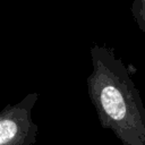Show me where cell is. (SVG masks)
<instances>
[{
    "label": "cell",
    "instance_id": "obj_2",
    "mask_svg": "<svg viewBox=\"0 0 145 145\" xmlns=\"http://www.w3.org/2000/svg\"><path fill=\"white\" fill-rule=\"evenodd\" d=\"M39 93H28L16 104L0 110V145H34L39 131L33 120V109Z\"/></svg>",
    "mask_w": 145,
    "mask_h": 145
},
{
    "label": "cell",
    "instance_id": "obj_1",
    "mask_svg": "<svg viewBox=\"0 0 145 145\" xmlns=\"http://www.w3.org/2000/svg\"><path fill=\"white\" fill-rule=\"evenodd\" d=\"M89 53L92 71L86 86L101 127L111 130L122 145H145V106L123 61L97 43Z\"/></svg>",
    "mask_w": 145,
    "mask_h": 145
},
{
    "label": "cell",
    "instance_id": "obj_3",
    "mask_svg": "<svg viewBox=\"0 0 145 145\" xmlns=\"http://www.w3.org/2000/svg\"><path fill=\"white\" fill-rule=\"evenodd\" d=\"M130 10L139 29L145 33V0H134Z\"/></svg>",
    "mask_w": 145,
    "mask_h": 145
}]
</instances>
